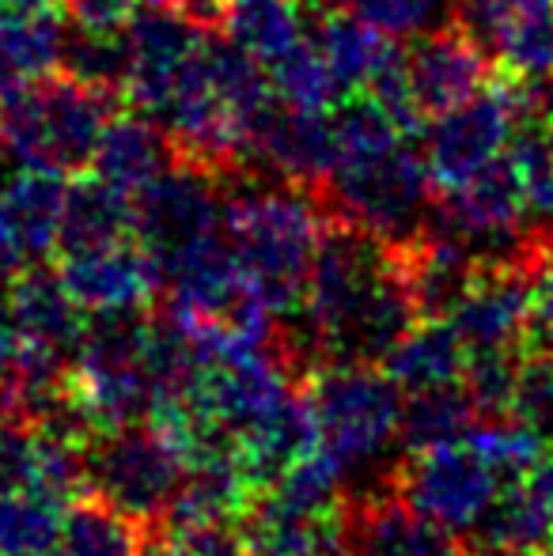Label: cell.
<instances>
[{
	"instance_id": "cell-23",
	"label": "cell",
	"mask_w": 553,
	"mask_h": 556,
	"mask_svg": "<svg viewBox=\"0 0 553 556\" xmlns=\"http://www.w3.org/2000/svg\"><path fill=\"white\" fill-rule=\"evenodd\" d=\"M144 556H254L243 534L224 522L213 527H167L155 542L144 545Z\"/></svg>"
},
{
	"instance_id": "cell-19",
	"label": "cell",
	"mask_w": 553,
	"mask_h": 556,
	"mask_svg": "<svg viewBox=\"0 0 553 556\" xmlns=\"http://www.w3.org/2000/svg\"><path fill=\"white\" fill-rule=\"evenodd\" d=\"M134 239V198L99 175L80 178L65 190V216H61L58 250H88L103 242Z\"/></svg>"
},
{
	"instance_id": "cell-1",
	"label": "cell",
	"mask_w": 553,
	"mask_h": 556,
	"mask_svg": "<svg viewBox=\"0 0 553 556\" xmlns=\"http://www.w3.org/2000/svg\"><path fill=\"white\" fill-rule=\"evenodd\" d=\"M292 323V356L326 364H379L420 323L402 247L330 224Z\"/></svg>"
},
{
	"instance_id": "cell-22",
	"label": "cell",
	"mask_w": 553,
	"mask_h": 556,
	"mask_svg": "<svg viewBox=\"0 0 553 556\" xmlns=\"http://www.w3.org/2000/svg\"><path fill=\"white\" fill-rule=\"evenodd\" d=\"M508 417L539 428L542 435L553 428V349L542 344L535 352H519L516 382H512Z\"/></svg>"
},
{
	"instance_id": "cell-9",
	"label": "cell",
	"mask_w": 553,
	"mask_h": 556,
	"mask_svg": "<svg viewBox=\"0 0 553 556\" xmlns=\"http://www.w3.org/2000/svg\"><path fill=\"white\" fill-rule=\"evenodd\" d=\"M516 80L508 73H497L486 91L436 114V125L425 137V170L432 190H451L486 170L493 160H501L516 129Z\"/></svg>"
},
{
	"instance_id": "cell-4",
	"label": "cell",
	"mask_w": 553,
	"mask_h": 556,
	"mask_svg": "<svg viewBox=\"0 0 553 556\" xmlns=\"http://www.w3.org/2000/svg\"><path fill=\"white\" fill-rule=\"evenodd\" d=\"M118 91L80 80L68 68L20 84L0 96V152L12 167L46 175H84L99 137L118 111Z\"/></svg>"
},
{
	"instance_id": "cell-27",
	"label": "cell",
	"mask_w": 553,
	"mask_h": 556,
	"mask_svg": "<svg viewBox=\"0 0 553 556\" xmlns=\"http://www.w3.org/2000/svg\"><path fill=\"white\" fill-rule=\"evenodd\" d=\"M0 4H38V0H0Z\"/></svg>"
},
{
	"instance_id": "cell-2",
	"label": "cell",
	"mask_w": 553,
	"mask_h": 556,
	"mask_svg": "<svg viewBox=\"0 0 553 556\" xmlns=\"http://www.w3.org/2000/svg\"><path fill=\"white\" fill-rule=\"evenodd\" d=\"M550 462V440L516 417H478L458 435L410 451L399 496L455 538H474L501 496Z\"/></svg>"
},
{
	"instance_id": "cell-6",
	"label": "cell",
	"mask_w": 553,
	"mask_h": 556,
	"mask_svg": "<svg viewBox=\"0 0 553 556\" xmlns=\"http://www.w3.org/2000/svg\"><path fill=\"white\" fill-rule=\"evenodd\" d=\"M428 170L414 137L338 152L326 182L315 190L330 224L353 227L391 247L414 242L428 224Z\"/></svg>"
},
{
	"instance_id": "cell-11",
	"label": "cell",
	"mask_w": 553,
	"mask_h": 556,
	"mask_svg": "<svg viewBox=\"0 0 553 556\" xmlns=\"http://www.w3.org/2000/svg\"><path fill=\"white\" fill-rule=\"evenodd\" d=\"M58 277L88 318L140 315L160 288V269L137 235L103 247L68 250L61 254Z\"/></svg>"
},
{
	"instance_id": "cell-14",
	"label": "cell",
	"mask_w": 553,
	"mask_h": 556,
	"mask_svg": "<svg viewBox=\"0 0 553 556\" xmlns=\"http://www.w3.org/2000/svg\"><path fill=\"white\" fill-rule=\"evenodd\" d=\"M353 556H466L455 534L394 496H368L349 511Z\"/></svg>"
},
{
	"instance_id": "cell-25",
	"label": "cell",
	"mask_w": 553,
	"mask_h": 556,
	"mask_svg": "<svg viewBox=\"0 0 553 556\" xmlns=\"http://www.w3.org/2000/svg\"><path fill=\"white\" fill-rule=\"evenodd\" d=\"M531 333H539L542 344L553 349V239L531 273Z\"/></svg>"
},
{
	"instance_id": "cell-3",
	"label": "cell",
	"mask_w": 553,
	"mask_h": 556,
	"mask_svg": "<svg viewBox=\"0 0 553 556\" xmlns=\"http://www.w3.org/2000/svg\"><path fill=\"white\" fill-rule=\"evenodd\" d=\"M221 231L254 307L277 326V318L292 315L307 288L330 216L303 186H243V178H236L224 190Z\"/></svg>"
},
{
	"instance_id": "cell-15",
	"label": "cell",
	"mask_w": 553,
	"mask_h": 556,
	"mask_svg": "<svg viewBox=\"0 0 553 556\" xmlns=\"http://www.w3.org/2000/svg\"><path fill=\"white\" fill-rule=\"evenodd\" d=\"M65 53V23L50 0L0 4V96L53 73Z\"/></svg>"
},
{
	"instance_id": "cell-20",
	"label": "cell",
	"mask_w": 553,
	"mask_h": 556,
	"mask_svg": "<svg viewBox=\"0 0 553 556\" xmlns=\"http://www.w3.org/2000/svg\"><path fill=\"white\" fill-rule=\"evenodd\" d=\"M42 556H144L140 527L99 500H76Z\"/></svg>"
},
{
	"instance_id": "cell-10",
	"label": "cell",
	"mask_w": 553,
	"mask_h": 556,
	"mask_svg": "<svg viewBox=\"0 0 553 556\" xmlns=\"http://www.w3.org/2000/svg\"><path fill=\"white\" fill-rule=\"evenodd\" d=\"M531 273L535 265H478L470 285L443 315L474 359L516 356L531 333Z\"/></svg>"
},
{
	"instance_id": "cell-21",
	"label": "cell",
	"mask_w": 553,
	"mask_h": 556,
	"mask_svg": "<svg viewBox=\"0 0 553 556\" xmlns=\"http://www.w3.org/2000/svg\"><path fill=\"white\" fill-rule=\"evenodd\" d=\"M73 504L46 492L0 489V556H42Z\"/></svg>"
},
{
	"instance_id": "cell-16",
	"label": "cell",
	"mask_w": 553,
	"mask_h": 556,
	"mask_svg": "<svg viewBox=\"0 0 553 556\" xmlns=\"http://www.w3.org/2000/svg\"><path fill=\"white\" fill-rule=\"evenodd\" d=\"M175 163L171 140L152 117L140 114H114L106 122L103 137H99L96 160H91V175L103 182L118 186L122 193L137 198L148 182L163 175Z\"/></svg>"
},
{
	"instance_id": "cell-12",
	"label": "cell",
	"mask_w": 553,
	"mask_h": 556,
	"mask_svg": "<svg viewBox=\"0 0 553 556\" xmlns=\"http://www.w3.org/2000/svg\"><path fill=\"white\" fill-rule=\"evenodd\" d=\"M497 73L501 68H497L493 53L455 23L443 30H428L410 46V53H402L410 103L420 117H436L474 99L497 80Z\"/></svg>"
},
{
	"instance_id": "cell-13",
	"label": "cell",
	"mask_w": 553,
	"mask_h": 556,
	"mask_svg": "<svg viewBox=\"0 0 553 556\" xmlns=\"http://www.w3.org/2000/svg\"><path fill=\"white\" fill-rule=\"evenodd\" d=\"M247 163H262L280 182L315 193L334 167V125L326 111L292 106L285 99L266 103L247 125Z\"/></svg>"
},
{
	"instance_id": "cell-28",
	"label": "cell",
	"mask_w": 553,
	"mask_h": 556,
	"mask_svg": "<svg viewBox=\"0 0 553 556\" xmlns=\"http://www.w3.org/2000/svg\"><path fill=\"white\" fill-rule=\"evenodd\" d=\"M546 440H550V446H553V428H550V432H546Z\"/></svg>"
},
{
	"instance_id": "cell-5",
	"label": "cell",
	"mask_w": 553,
	"mask_h": 556,
	"mask_svg": "<svg viewBox=\"0 0 553 556\" xmlns=\"http://www.w3.org/2000/svg\"><path fill=\"white\" fill-rule=\"evenodd\" d=\"M303 397L315 454L345 492L372 481L402 446V390L376 364L315 367Z\"/></svg>"
},
{
	"instance_id": "cell-8",
	"label": "cell",
	"mask_w": 553,
	"mask_h": 556,
	"mask_svg": "<svg viewBox=\"0 0 553 556\" xmlns=\"http://www.w3.org/2000/svg\"><path fill=\"white\" fill-rule=\"evenodd\" d=\"M224 190L216 175L190 163H171L155 182L134 198V235L152 254L155 269H167L193 247L221 235Z\"/></svg>"
},
{
	"instance_id": "cell-24",
	"label": "cell",
	"mask_w": 553,
	"mask_h": 556,
	"mask_svg": "<svg viewBox=\"0 0 553 556\" xmlns=\"http://www.w3.org/2000/svg\"><path fill=\"white\" fill-rule=\"evenodd\" d=\"M341 4L387 35H420L451 0H341Z\"/></svg>"
},
{
	"instance_id": "cell-7",
	"label": "cell",
	"mask_w": 553,
	"mask_h": 556,
	"mask_svg": "<svg viewBox=\"0 0 553 556\" xmlns=\"http://www.w3.org/2000/svg\"><path fill=\"white\" fill-rule=\"evenodd\" d=\"M190 473V443L167 420L96 432L84 443V489L137 527L167 519Z\"/></svg>"
},
{
	"instance_id": "cell-26",
	"label": "cell",
	"mask_w": 553,
	"mask_h": 556,
	"mask_svg": "<svg viewBox=\"0 0 553 556\" xmlns=\"http://www.w3.org/2000/svg\"><path fill=\"white\" fill-rule=\"evenodd\" d=\"M512 556H553V549H535V553H512Z\"/></svg>"
},
{
	"instance_id": "cell-18",
	"label": "cell",
	"mask_w": 553,
	"mask_h": 556,
	"mask_svg": "<svg viewBox=\"0 0 553 556\" xmlns=\"http://www.w3.org/2000/svg\"><path fill=\"white\" fill-rule=\"evenodd\" d=\"M224 38L243 50L262 68H274L280 58L307 38V4L296 0H231Z\"/></svg>"
},
{
	"instance_id": "cell-17",
	"label": "cell",
	"mask_w": 553,
	"mask_h": 556,
	"mask_svg": "<svg viewBox=\"0 0 553 556\" xmlns=\"http://www.w3.org/2000/svg\"><path fill=\"white\" fill-rule=\"evenodd\" d=\"M384 364L402 394H420V390L466 387L470 352L443 318H420Z\"/></svg>"
}]
</instances>
